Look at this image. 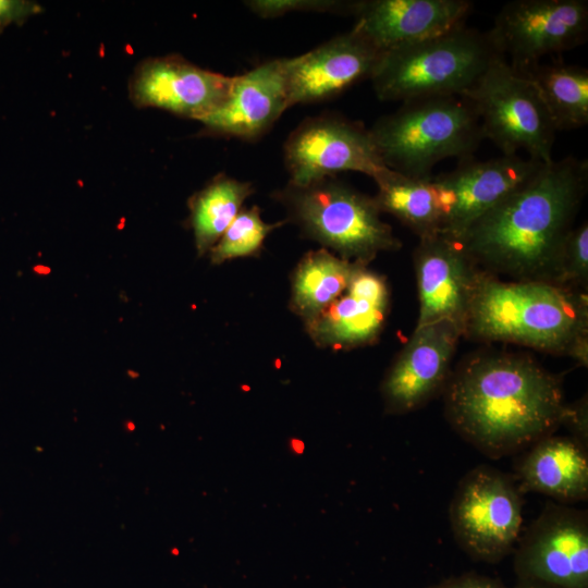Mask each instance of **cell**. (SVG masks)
Instances as JSON below:
<instances>
[{
  "label": "cell",
  "instance_id": "cell-1",
  "mask_svg": "<svg viewBox=\"0 0 588 588\" xmlns=\"http://www.w3.org/2000/svg\"><path fill=\"white\" fill-rule=\"evenodd\" d=\"M445 416L479 452L500 458L553 434L565 409L560 379L532 357L473 356L445 384Z\"/></svg>",
  "mask_w": 588,
  "mask_h": 588
},
{
  "label": "cell",
  "instance_id": "cell-2",
  "mask_svg": "<svg viewBox=\"0 0 588 588\" xmlns=\"http://www.w3.org/2000/svg\"><path fill=\"white\" fill-rule=\"evenodd\" d=\"M588 188V162L543 163L457 240L478 267L512 280L550 282L562 243Z\"/></svg>",
  "mask_w": 588,
  "mask_h": 588
},
{
  "label": "cell",
  "instance_id": "cell-3",
  "mask_svg": "<svg viewBox=\"0 0 588 588\" xmlns=\"http://www.w3.org/2000/svg\"><path fill=\"white\" fill-rule=\"evenodd\" d=\"M463 336L505 342L588 363L587 293L481 271Z\"/></svg>",
  "mask_w": 588,
  "mask_h": 588
},
{
  "label": "cell",
  "instance_id": "cell-4",
  "mask_svg": "<svg viewBox=\"0 0 588 588\" xmlns=\"http://www.w3.org/2000/svg\"><path fill=\"white\" fill-rule=\"evenodd\" d=\"M383 164L402 175L428 179L448 158H470L485 139L474 105L463 96L402 102L369 128Z\"/></svg>",
  "mask_w": 588,
  "mask_h": 588
},
{
  "label": "cell",
  "instance_id": "cell-5",
  "mask_svg": "<svg viewBox=\"0 0 588 588\" xmlns=\"http://www.w3.org/2000/svg\"><path fill=\"white\" fill-rule=\"evenodd\" d=\"M499 58L488 32L462 25L382 52L369 79L381 101L463 96Z\"/></svg>",
  "mask_w": 588,
  "mask_h": 588
},
{
  "label": "cell",
  "instance_id": "cell-6",
  "mask_svg": "<svg viewBox=\"0 0 588 588\" xmlns=\"http://www.w3.org/2000/svg\"><path fill=\"white\" fill-rule=\"evenodd\" d=\"M272 197L285 208L286 222L343 259L367 266L379 253L402 247L392 228L380 218L373 196L336 176L306 185L287 182Z\"/></svg>",
  "mask_w": 588,
  "mask_h": 588
},
{
  "label": "cell",
  "instance_id": "cell-7",
  "mask_svg": "<svg viewBox=\"0 0 588 588\" xmlns=\"http://www.w3.org/2000/svg\"><path fill=\"white\" fill-rule=\"evenodd\" d=\"M463 97L474 105L483 138L503 156L525 150L541 163L553 160L554 124L532 83L504 58L497 59Z\"/></svg>",
  "mask_w": 588,
  "mask_h": 588
},
{
  "label": "cell",
  "instance_id": "cell-8",
  "mask_svg": "<svg viewBox=\"0 0 588 588\" xmlns=\"http://www.w3.org/2000/svg\"><path fill=\"white\" fill-rule=\"evenodd\" d=\"M449 517L458 547L474 560L494 563L520 536L522 493L509 475L482 464L460 480Z\"/></svg>",
  "mask_w": 588,
  "mask_h": 588
},
{
  "label": "cell",
  "instance_id": "cell-9",
  "mask_svg": "<svg viewBox=\"0 0 588 588\" xmlns=\"http://www.w3.org/2000/svg\"><path fill=\"white\" fill-rule=\"evenodd\" d=\"M488 34L500 54L519 71L587 40L588 1L513 0L499 11Z\"/></svg>",
  "mask_w": 588,
  "mask_h": 588
},
{
  "label": "cell",
  "instance_id": "cell-10",
  "mask_svg": "<svg viewBox=\"0 0 588 588\" xmlns=\"http://www.w3.org/2000/svg\"><path fill=\"white\" fill-rule=\"evenodd\" d=\"M283 160L289 182L295 185L348 171L375 179L388 169L378 155L369 128L336 113L302 121L284 143Z\"/></svg>",
  "mask_w": 588,
  "mask_h": 588
},
{
  "label": "cell",
  "instance_id": "cell-11",
  "mask_svg": "<svg viewBox=\"0 0 588 588\" xmlns=\"http://www.w3.org/2000/svg\"><path fill=\"white\" fill-rule=\"evenodd\" d=\"M514 569L518 580L588 588L587 511L547 503L519 540Z\"/></svg>",
  "mask_w": 588,
  "mask_h": 588
},
{
  "label": "cell",
  "instance_id": "cell-12",
  "mask_svg": "<svg viewBox=\"0 0 588 588\" xmlns=\"http://www.w3.org/2000/svg\"><path fill=\"white\" fill-rule=\"evenodd\" d=\"M543 163L501 156L462 162L451 172L433 175L444 210L441 235L458 240L481 216L527 182Z\"/></svg>",
  "mask_w": 588,
  "mask_h": 588
},
{
  "label": "cell",
  "instance_id": "cell-13",
  "mask_svg": "<svg viewBox=\"0 0 588 588\" xmlns=\"http://www.w3.org/2000/svg\"><path fill=\"white\" fill-rule=\"evenodd\" d=\"M419 313L416 327L450 321L462 333L481 269L445 235L419 238L414 252Z\"/></svg>",
  "mask_w": 588,
  "mask_h": 588
},
{
  "label": "cell",
  "instance_id": "cell-14",
  "mask_svg": "<svg viewBox=\"0 0 588 588\" xmlns=\"http://www.w3.org/2000/svg\"><path fill=\"white\" fill-rule=\"evenodd\" d=\"M234 76L203 69L181 56L149 58L130 81L138 108H156L200 121L226 99Z\"/></svg>",
  "mask_w": 588,
  "mask_h": 588
},
{
  "label": "cell",
  "instance_id": "cell-15",
  "mask_svg": "<svg viewBox=\"0 0 588 588\" xmlns=\"http://www.w3.org/2000/svg\"><path fill=\"white\" fill-rule=\"evenodd\" d=\"M381 53L353 27L301 56L284 58L289 107L330 100L369 79Z\"/></svg>",
  "mask_w": 588,
  "mask_h": 588
},
{
  "label": "cell",
  "instance_id": "cell-16",
  "mask_svg": "<svg viewBox=\"0 0 588 588\" xmlns=\"http://www.w3.org/2000/svg\"><path fill=\"white\" fill-rule=\"evenodd\" d=\"M461 336L460 328L450 321L415 328L382 381L381 394L387 413L415 411L446 384Z\"/></svg>",
  "mask_w": 588,
  "mask_h": 588
},
{
  "label": "cell",
  "instance_id": "cell-17",
  "mask_svg": "<svg viewBox=\"0 0 588 588\" xmlns=\"http://www.w3.org/2000/svg\"><path fill=\"white\" fill-rule=\"evenodd\" d=\"M289 108L284 58H280L235 75L223 103L199 122L206 135L256 142Z\"/></svg>",
  "mask_w": 588,
  "mask_h": 588
},
{
  "label": "cell",
  "instance_id": "cell-18",
  "mask_svg": "<svg viewBox=\"0 0 588 588\" xmlns=\"http://www.w3.org/2000/svg\"><path fill=\"white\" fill-rule=\"evenodd\" d=\"M471 9L468 0H355L353 27L385 52L465 25Z\"/></svg>",
  "mask_w": 588,
  "mask_h": 588
},
{
  "label": "cell",
  "instance_id": "cell-19",
  "mask_svg": "<svg viewBox=\"0 0 588 588\" xmlns=\"http://www.w3.org/2000/svg\"><path fill=\"white\" fill-rule=\"evenodd\" d=\"M390 290L383 275L362 266L346 290L323 311L305 323L313 342L332 350L373 344L389 314Z\"/></svg>",
  "mask_w": 588,
  "mask_h": 588
},
{
  "label": "cell",
  "instance_id": "cell-20",
  "mask_svg": "<svg viewBox=\"0 0 588 588\" xmlns=\"http://www.w3.org/2000/svg\"><path fill=\"white\" fill-rule=\"evenodd\" d=\"M520 493L539 492L559 503L588 498V446L573 437L550 434L529 446L516 464Z\"/></svg>",
  "mask_w": 588,
  "mask_h": 588
},
{
  "label": "cell",
  "instance_id": "cell-21",
  "mask_svg": "<svg viewBox=\"0 0 588 588\" xmlns=\"http://www.w3.org/2000/svg\"><path fill=\"white\" fill-rule=\"evenodd\" d=\"M372 180L381 212L395 217L419 238L441 234L444 210L433 175L413 179L385 169Z\"/></svg>",
  "mask_w": 588,
  "mask_h": 588
},
{
  "label": "cell",
  "instance_id": "cell-22",
  "mask_svg": "<svg viewBox=\"0 0 588 588\" xmlns=\"http://www.w3.org/2000/svg\"><path fill=\"white\" fill-rule=\"evenodd\" d=\"M326 248L308 252L292 277L290 307L304 322L331 305L348 286L359 267Z\"/></svg>",
  "mask_w": 588,
  "mask_h": 588
},
{
  "label": "cell",
  "instance_id": "cell-23",
  "mask_svg": "<svg viewBox=\"0 0 588 588\" xmlns=\"http://www.w3.org/2000/svg\"><path fill=\"white\" fill-rule=\"evenodd\" d=\"M516 71V70H515ZM536 87L558 131L588 124V70L562 61L536 63L516 71Z\"/></svg>",
  "mask_w": 588,
  "mask_h": 588
},
{
  "label": "cell",
  "instance_id": "cell-24",
  "mask_svg": "<svg viewBox=\"0 0 588 588\" xmlns=\"http://www.w3.org/2000/svg\"><path fill=\"white\" fill-rule=\"evenodd\" d=\"M254 192L250 182L240 181L222 172L191 197L189 220L198 255H204L215 246Z\"/></svg>",
  "mask_w": 588,
  "mask_h": 588
},
{
  "label": "cell",
  "instance_id": "cell-25",
  "mask_svg": "<svg viewBox=\"0 0 588 588\" xmlns=\"http://www.w3.org/2000/svg\"><path fill=\"white\" fill-rule=\"evenodd\" d=\"M286 223H268L261 218V210L254 205L243 208L220 240L209 250L211 262L219 265L242 257L258 256L266 237Z\"/></svg>",
  "mask_w": 588,
  "mask_h": 588
},
{
  "label": "cell",
  "instance_id": "cell-26",
  "mask_svg": "<svg viewBox=\"0 0 588 588\" xmlns=\"http://www.w3.org/2000/svg\"><path fill=\"white\" fill-rule=\"evenodd\" d=\"M551 283L587 293L588 286V224L583 221L565 236Z\"/></svg>",
  "mask_w": 588,
  "mask_h": 588
},
{
  "label": "cell",
  "instance_id": "cell-27",
  "mask_svg": "<svg viewBox=\"0 0 588 588\" xmlns=\"http://www.w3.org/2000/svg\"><path fill=\"white\" fill-rule=\"evenodd\" d=\"M261 19H274L292 12H318L352 15L350 0H247L243 2Z\"/></svg>",
  "mask_w": 588,
  "mask_h": 588
},
{
  "label": "cell",
  "instance_id": "cell-28",
  "mask_svg": "<svg viewBox=\"0 0 588 588\" xmlns=\"http://www.w3.org/2000/svg\"><path fill=\"white\" fill-rule=\"evenodd\" d=\"M587 397L565 405L561 425H564L569 431L571 437L588 446V413Z\"/></svg>",
  "mask_w": 588,
  "mask_h": 588
},
{
  "label": "cell",
  "instance_id": "cell-29",
  "mask_svg": "<svg viewBox=\"0 0 588 588\" xmlns=\"http://www.w3.org/2000/svg\"><path fill=\"white\" fill-rule=\"evenodd\" d=\"M40 5L26 0H0V32L13 24H20L40 12Z\"/></svg>",
  "mask_w": 588,
  "mask_h": 588
},
{
  "label": "cell",
  "instance_id": "cell-30",
  "mask_svg": "<svg viewBox=\"0 0 588 588\" xmlns=\"http://www.w3.org/2000/svg\"><path fill=\"white\" fill-rule=\"evenodd\" d=\"M426 588H507L499 579L468 573L451 577Z\"/></svg>",
  "mask_w": 588,
  "mask_h": 588
},
{
  "label": "cell",
  "instance_id": "cell-31",
  "mask_svg": "<svg viewBox=\"0 0 588 588\" xmlns=\"http://www.w3.org/2000/svg\"><path fill=\"white\" fill-rule=\"evenodd\" d=\"M515 588H554L542 583L532 581V580H518V584Z\"/></svg>",
  "mask_w": 588,
  "mask_h": 588
}]
</instances>
